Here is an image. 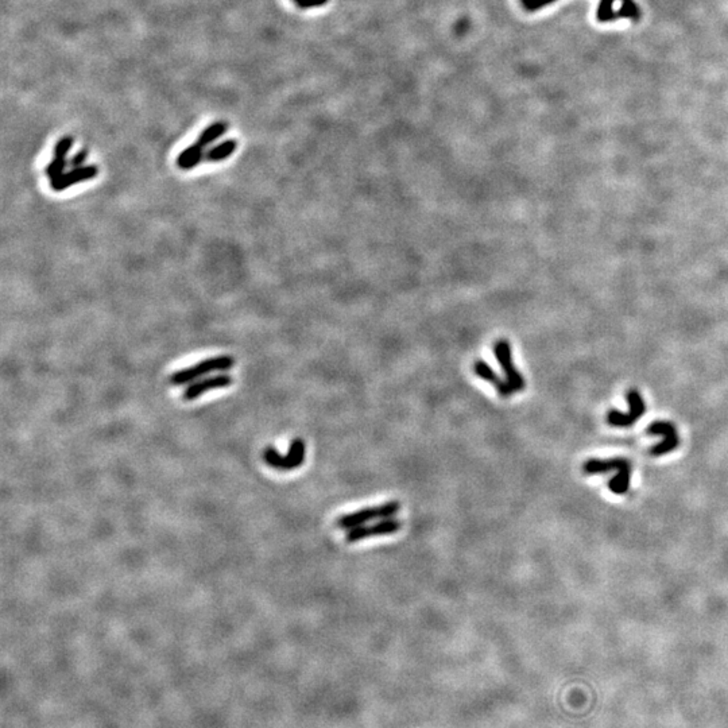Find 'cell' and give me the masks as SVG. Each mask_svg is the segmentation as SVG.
<instances>
[{
	"instance_id": "obj_1",
	"label": "cell",
	"mask_w": 728,
	"mask_h": 728,
	"mask_svg": "<svg viewBox=\"0 0 728 728\" xmlns=\"http://www.w3.org/2000/svg\"><path fill=\"white\" fill-rule=\"evenodd\" d=\"M582 471L587 475H596V473H606L610 471H615V475L609 483V489L611 493L616 495H623L630 489V480H631V463L623 458H615V459H589L584 463Z\"/></svg>"
},
{
	"instance_id": "obj_2",
	"label": "cell",
	"mask_w": 728,
	"mask_h": 728,
	"mask_svg": "<svg viewBox=\"0 0 728 728\" xmlns=\"http://www.w3.org/2000/svg\"><path fill=\"white\" fill-rule=\"evenodd\" d=\"M235 366V359L231 355H219L213 357L204 359L196 364H192L186 368L175 371L169 377V383L172 386H184L190 384L197 379L208 377L212 373H227Z\"/></svg>"
},
{
	"instance_id": "obj_3",
	"label": "cell",
	"mask_w": 728,
	"mask_h": 728,
	"mask_svg": "<svg viewBox=\"0 0 728 728\" xmlns=\"http://www.w3.org/2000/svg\"><path fill=\"white\" fill-rule=\"evenodd\" d=\"M400 510H401V503L397 502V500H390V502H386V503L379 504V506L364 507V509L356 510V511L350 513V514L342 515L336 521V524L342 530H350V529L368 524V522L375 521V520L379 521V520L395 518V515L400 513Z\"/></svg>"
},
{
	"instance_id": "obj_4",
	"label": "cell",
	"mask_w": 728,
	"mask_h": 728,
	"mask_svg": "<svg viewBox=\"0 0 728 728\" xmlns=\"http://www.w3.org/2000/svg\"><path fill=\"white\" fill-rule=\"evenodd\" d=\"M306 445L302 438H294L289 445L288 455L282 456L274 446H267L263 452L264 463L278 471H293L305 463Z\"/></svg>"
},
{
	"instance_id": "obj_5",
	"label": "cell",
	"mask_w": 728,
	"mask_h": 728,
	"mask_svg": "<svg viewBox=\"0 0 728 728\" xmlns=\"http://www.w3.org/2000/svg\"><path fill=\"white\" fill-rule=\"evenodd\" d=\"M626 400L629 402V411L622 413L619 410L611 409L607 413V422L613 428H630L636 422L640 421L642 415L646 411V405L642 398L641 393L636 388H631L626 394Z\"/></svg>"
},
{
	"instance_id": "obj_6",
	"label": "cell",
	"mask_w": 728,
	"mask_h": 728,
	"mask_svg": "<svg viewBox=\"0 0 728 728\" xmlns=\"http://www.w3.org/2000/svg\"><path fill=\"white\" fill-rule=\"evenodd\" d=\"M646 432L650 436L662 437V441L650 449L651 456H665L676 451L680 445L677 429L669 421H654L647 426Z\"/></svg>"
},
{
	"instance_id": "obj_7",
	"label": "cell",
	"mask_w": 728,
	"mask_h": 728,
	"mask_svg": "<svg viewBox=\"0 0 728 728\" xmlns=\"http://www.w3.org/2000/svg\"><path fill=\"white\" fill-rule=\"evenodd\" d=\"M233 384V378L227 374V373H220V374H216V375H210V377H205V378L197 379L195 382H192L190 384H188V387L182 391L181 394V398L186 402H190V401H196L199 400L201 395H204L209 391H213V390H220V388H227Z\"/></svg>"
},
{
	"instance_id": "obj_8",
	"label": "cell",
	"mask_w": 728,
	"mask_h": 728,
	"mask_svg": "<svg viewBox=\"0 0 728 728\" xmlns=\"http://www.w3.org/2000/svg\"><path fill=\"white\" fill-rule=\"evenodd\" d=\"M402 522L397 518H387V520H379L377 524H362L357 527L350 529L346 540L350 544L359 542L362 540L370 538V537H380V535H391L401 530Z\"/></svg>"
},
{
	"instance_id": "obj_9",
	"label": "cell",
	"mask_w": 728,
	"mask_h": 728,
	"mask_svg": "<svg viewBox=\"0 0 728 728\" xmlns=\"http://www.w3.org/2000/svg\"><path fill=\"white\" fill-rule=\"evenodd\" d=\"M99 175V168L95 165H86L76 169H69L63 175L50 181V188L55 192H63L75 185L90 181Z\"/></svg>"
},
{
	"instance_id": "obj_10",
	"label": "cell",
	"mask_w": 728,
	"mask_h": 728,
	"mask_svg": "<svg viewBox=\"0 0 728 728\" xmlns=\"http://www.w3.org/2000/svg\"><path fill=\"white\" fill-rule=\"evenodd\" d=\"M495 355L498 362L500 363L506 377H507V383L509 386L513 388L514 393H518V391H522L526 386L524 383V377L522 374L515 368L514 363H513V359H511V350H510V346L509 343H504V342H500L495 344Z\"/></svg>"
},
{
	"instance_id": "obj_11",
	"label": "cell",
	"mask_w": 728,
	"mask_h": 728,
	"mask_svg": "<svg viewBox=\"0 0 728 728\" xmlns=\"http://www.w3.org/2000/svg\"><path fill=\"white\" fill-rule=\"evenodd\" d=\"M473 371H475V374H476L479 378H482L483 380H487V382H490L491 384H494V386H495L496 391L499 393V395L507 398V397H510V395L514 394V391H513V388L509 386V383L499 378L495 373H494V370H493L489 364H486L484 362H478V363L473 366Z\"/></svg>"
},
{
	"instance_id": "obj_12",
	"label": "cell",
	"mask_w": 728,
	"mask_h": 728,
	"mask_svg": "<svg viewBox=\"0 0 728 728\" xmlns=\"http://www.w3.org/2000/svg\"><path fill=\"white\" fill-rule=\"evenodd\" d=\"M203 159H205L204 147H201L199 144H195V145L186 147L184 151L178 154L175 164L179 170L188 172V170L197 168L203 162Z\"/></svg>"
},
{
	"instance_id": "obj_13",
	"label": "cell",
	"mask_w": 728,
	"mask_h": 728,
	"mask_svg": "<svg viewBox=\"0 0 728 728\" xmlns=\"http://www.w3.org/2000/svg\"><path fill=\"white\" fill-rule=\"evenodd\" d=\"M237 148V142L236 139L230 138L227 141H223L217 145L212 146L209 150L205 151V161L206 162H212V164H216V162H222V161H226L228 159L233 153L236 151Z\"/></svg>"
},
{
	"instance_id": "obj_14",
	"label": "cell",
	"mask_w": 728,
	"mask_h": 728,
	"mask_svg": "<svg viewBox=\"0 0 728 728\" xmlns=\"http://www.w3.org/2000/svg\"><path fill=\"white\" fill-rule=\"evenodd\" d=\"M226 131H227V124L224 121L212 123L210 126H208L206 128H204L203 132L199 135L197 144L205 148V147L212 145L213 142H216L217 139H220L226 134Z\"/></svg>"
},
{
	"instance_id": "obj_15",
	"label": "cell",
	"mask_w": 728,
	"mask_h": 728,
	"mask_svg": "<svg viewBox=\"0 0 728 728\" xmlns=\"http://www.w3.org/2000/svg\"><path fill=\"white\" fill-rule=\"evenodd\" d=\"M69 168V159L66 158H52V161L45 168V175L52 181L66 172Z\"/></svg>"
},
{
	"instance_id": "obj_16",
	"label": "cell",
	"mask_w": 728,
	"mask_h": 728,
	"mask_svg": "<svg viewBox=\"0 0 728 728\" xmlns=\"http://www.w3.org/2000/svg\"><path fill=\"white\" fill-rule=\"evenodd\" d=\"M620 1H622V6L616 11L619 18H630V19H634L636 22L641 19V10L634 0H620Z\"/></svg>"
},
{
	"instance_id": "obj_17",
	"label": "cell",
	"mask_w": 728,
	"mask_h": 728,
	"mask_svg": "<svg viewBox=\"0 0 728 728\" xmlns=\"http://www.w3.org/2000/svg\"><path fill=\"white\" fill-rule=\"evenodd\" d=\"M615 0H600L599 3V8H598V19L600 22H610V21H615L618 19V14L612 10V4H613Z\"/></svg>"
},
{
	"instance_id": "obj_18",
	"label": "cell",
	"mask_w": 728,
	"mask_h": 728,
	"mask_svg": "<svg viewBox=\"0 0 728 728\" xmlns=\"http://www.w3.org/2000/svg\"><path fill=\"white\" fill-rule=\"evenodd\" d=\"M73 144H75L73 137H70V135L61 137L59 141L56 142L55 147H53V158H66L69 151L73 147Z\"/></svg>"
},
{
	"instance_id": "obj_19",
	"label": "cell",
	"mask_w": 728,
	"mask_h": 728,
	"mask_svg": "<svg viewBox=\"0 0 728 728\" xmlns=\"http://www.w3.org/2000/svg\"><path fill=\"white\" fill-rule=\"evenodd\" d=\"M88 157H89V151H88V148H81V150H79V151H77L75 155H72V158L69 159V168H70V169H76V168L86 166Z\"/></svg>"
},
{
	"instance_id": "obj_20",
	"label": "cell",
	"mask_w": 728,
	"mask_h": 728,
	"mask_svg": "<svg viewBox=\"0 0 728 728\" xmlns=\"http://www.w3.org/2000/svg\"><path fill=\"white\" fill-rule=\"evenodd\" d=\"M555 0H522L524 3V8L529 10V11H535V10H540L548 4H552Z\"/></svg>"
},
{
	"instance_id": "obj_21",
	"label": "cell",
	"mask_w": 728,
	"mask_h": 728,
	"mask_svg": "<svg viewBox=\"0 0 728 728\" xmlns=\"http://www.w3.org/2000/svg\"><path fill=\"white\" fill-rule=\"evenodd\" d=\"M299 8H311V7H319L328 3V0H293Z\"/></svg>"
}]
</instances>
